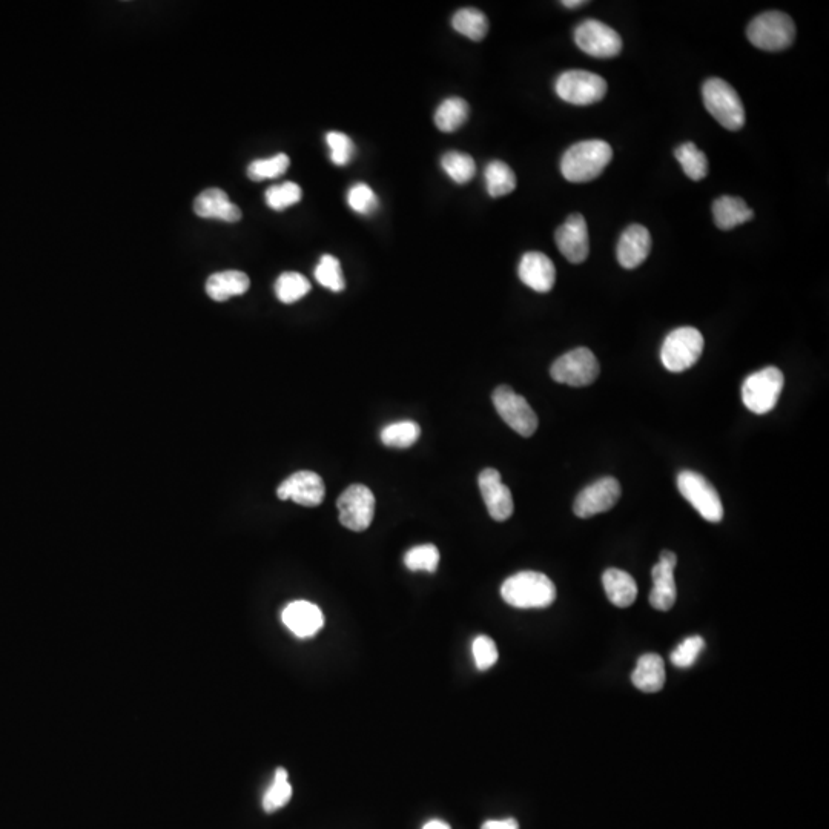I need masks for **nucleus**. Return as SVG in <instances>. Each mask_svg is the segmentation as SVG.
<instances>
[{"mask_svg":"<svg viewBox=\"0 0 829 829\" xmlns=\"http://www.w3.org/2000/svg\"><path fill=\"white\" fill-rule=\"evenodd\" d=\"M478 484L489 515L495 521H507L513 515L515 504L512 492L501 479V473L496 469H484L479 473Z\"/></svg>","mask_w":829,"mask_h":829,"instance_id":"obj_15","label":"nucleus"},{"mask_svg":"<svg viewBox=\"0 0 829 829\" xmlns=\"http://www.w3.org/2000/svg\"><path fill=\"white\" fill-rule=\"evenodd\" d=\"M676 565H678V556L674 555L673 552L664 550L658 564L654 565L653 570H651L654 585L650 593V604L659 612L671 610L676 598H678V590H676V582H674Z\"/></svg>","mask_w":829,"mask_h":829,"instance_id":"obj_16","label":"nucleus"},{"mask_svg":"<svg viewBox=\"0 0 829 829\" xmlns=\"http://www.w3.org/2000/svg\"><path fill=\"white\" fill-rule=\"evenodd\" d=\"M621 498V484L613 476H605L585 487L576 496L573 512L579 518H592L599 513L608 512L618 504Z\"/></svg>","mask_w":829,"mask_h":829,"instance_id":"obj_13","label":"nucleus"},{"mask_svg":"<svg viewBox=\"0 0 829 829\" xmlns=\"http://www.w3.org/2000/svg\"><path fill=\"white\" fill-rule=\"evenodd\" d=\"M678 489L702 518L707 519L708 522L722 521L724 506H722L721 496L714 489L713 484L708 483V479L704 478L701 473L682 470L678 475Z\"/></svg>","mask_w":829,"mask_h":829,"instance_id":"obj_7","label":"nucleus"},{"mask_svg":"<svg viewBox=\"0 0 829 829\" xmlns=\"http://www.w3.org/2000/svg\"><path fill=\"white\" fill-rule=\"evenodd\" d=\"M605 593L613 605L619 608L630 607L638 596V585L635 579L627 572L619 569H608L602 576Z\"/></svg>","mask_w":829,"mask_h":829,"instance_id":"obj_25","label":"nucleus"},{"mask_svg":"<svg viewBox=\"0 0 829 829\" xmlns=\"http://www.w3.org/2000/svg\"><path fill=\"white\" fill-rule=\"evenodd\" d=\"M452 27L463 36L469 37L470 40H483L489 33V20L483 11L476 10V8H463V10L456 11L455 16L452 17Z\"/></svg>","mask_w":829,"mask_h":829,"instance_id":"obj_27","label":"nucleus"},{"mask_svg":"<svg viewBox=\"0 0 829 829\" xmlns=\"http://www.w3.org/2000/svg\"><path fill=\"white\" fill-rule=\"evenodd\" d=\"M473 659L479 671H487L498 662V647L489 636H478L472 645Z\"/></svg>","mask_w":829,"mask_h":829,"instance_id":"obj_41","label":"nucleus"},{"mask_svg":"<svg viewBox=\"0 0 829 829\" xmlns=\"http://www.w3.org/2000/svg\"><path fill=\"white\" fill-rule=\"evenodd\" d=\"M631 682L644 693H658L665 685V664L659 654L648 653L639 658Z\"/></svg>","mask_w":829,"mask_h":829,"instance_id":"obj_22","label":"nucleus"},{"mask_svg":"<svg viewBox=\"0 0 829 829\" xmlns=\"http://www.w3.org/2000/svg\"><path fill=\"white\" fill-rule=\"evenodd\" d=\"M705 108L708 113L730 131H739L745 125L744 103L733 86L725 80L708 79L702 88Z\"/></svg>","mask_w":829,"mask_h":829,"instance_id":"obj_3","label":"nucleus"},{"mask_svg":"<svg viewBox=\"0 0 829 829\" xmlns=\"http://www.w3.org/2000/svg\"><path fill=\"white\" fill-rule=\"evenodd\" d=\"M421 429L415 421H398L381 430V441L392 449H409L420 438Z\"/></svg>","mask_w":829,"mask_h":829,"instance_id":"obj_29","label":"nucleus"},{"mask_svg":"<svg viewBox=\"0 0 829 829\" xmlns=\"http://www.w3.org/2000/svg\"><path fill=\"white\" fill-rule=\"evenodd\" d=\"M469 117V105L461 97H450L444 100L435 113V125L443 133H453L463 126Z\"/></svg>","mask_w":829,"mask_h":829,"instance_id":"obj_26","label":"nucleus"},{"mask_svg":"<svg viewBox=\"0 0 829 829\" xmlns=\"http://www.w3.org/2000/svg\"><path fill=\"white\" fill-rule=\"evenodd\" d=\"M326 143L331 149V160L334 165L346 166L347 163H351L355 154V145L349 136L338 131H331L327 133Z\"/></svg>","mask_w":829,"mask_h":829,"instance_id":"obj_39","label":"nucleus"},{"mask_svg":"<svg viewBox=\"0 0 829 829\" xmlns=\"http://www.w3.org/2000/svg\"><path fill=\"white\" fill-rule=\"evenodd\" d=\"M613 149L604 140H584L565 151L561 172L572 183H587L598 179L612 162Z\"/></svg>","mask_w":829,"mask_h":829,"instance_id":"obj_1","label":"nucleus"},{"mask_svg":"<svg viewBox=\"0 0 829 829\" xmlns=\"http://www.w3.org/2000/svg\"><path fill=\"white\" fill-rule=\"evenodd\" d=\"M484 177H486L487 192L493 199L504 197V195L515 191V172L507 163L501 162V160L490 162L487 165L486 172H484Z\"/></svg>","mask_w":829,"mask_h":829,"instance_id":"obj_28","label":"nucleus"},{"mask_svg":"<svg viewBox=\"0 0 829 829\" xmlns=\"http://www.w3.org/2000/svg\"><path fill=\"white\" fill-rule=\"evenodd\" d=\"M674 156L679 160L685 174L694 182L705 179L708 174V160L704 152L697 148L694 143L687 142L679 146L674 152Z\"/></svg>","mask_w":829,"mask_h":829,"instance_id":"obj_30","label":"nucleus"},{"mask_svg":"<svg viewBox=\"0 0 829 829\" xmlns=\"http://www.w3.org/2000/svg\"><path fill=\"white\" fill-rule=\"evenodd\" d=\"M289 165H291V160L281 152V154H277L271 159H260L252 162L248 168V177L254 182L277 179L288 171Z\"/></svg>","mask_w":829,"mask_h":829,"instance_id":"obj_35","label":"nucleus"},{"mask_svg":"<svg viewBox=\"0 0 829 829\" xmlns=\"http://www.w3.org/2000/svg\"><path fill=\"white\" fill-rule=\"evenodd\" d=\"M518 274L524 285L541 294L552 291L556 283L555 265L542 252H527L522 255Z\"/></svg>","mask_w":829,"mask_h":829,"instance_id":"obj_18","label":"nucleus"},{"mask_svg":"<svg viewBox=\"0 0 829 829\" xmlns=\"http://www.w3.org/2000/svg\"><path fill=\"white\" fill-rule=\"evenodd\" d=\"M266 203L274 211H285L289 206L297 205L303 197L300 186L294 182H285L271 186L266 191Z\"/></svg>","mask_w":829,"mask_h":829,"instance_id":"obj_37","label":"nucleus"},{"mask_svg":"<svg viewBox=\"0 0 829 829\" xmlns=\"http://www.w3.org/2000/svg\"><path fill=\"white\" fill-rule=\"evenodd\" d=\"M347 203L357 214L370 215L377 211L378 197L369 185L357 183L347 192Z\"/></svg>","mask_w":829,"mask_h":829,"instance_id":"obj_38","label":"nucleus"},{"mask_svg":"<svg viewBox=\"0 0 829 829\" xmlns=\"http://www.w3.org/2000/svg\"><path fill=\"white\" fill-rule=\"evenodd\" d=\"M423 829H452L446 822H441V820H430L429 823L423 826Z\"/></svg>","mask_w":829,"mask_h":829,"instance_id":"obj_43","label":"nucleus"},{"mask_svg":"<svg viewBox=\"0 0 829 829\" xmlns=\"http://www.w3.org/2000/svg\"><path fill=\"white\" fill-rule=\"evenodd\" d=\"M555 90L564 102L578 106L595 105L607 94V82L588 71H565L556 80Z\"/></svg>","mask_w":829,"mask_h":829,"instance_id":"obj_9","label":"nucleus"},{"mask_svg":"<svg viewBox=\"0 0 829 829\" xmlns=\"http://www.w3.org/2000/svg\"><path fill=\"white\" fill-rule=\"evenodd\" d=\"M704 352V335L696 327L685 326L674 329L667 335L661 349V361L670 372H684L690 369Z\"/></svg>","mask_w":829,"mask_h":829,"instance_id":"obj_5","label":"nucleus"},{"mask_svg":"<svg viewBox=\"0 0 829 829\" xmlns=\"http://www.w3.org/2000/svg\"><path fill=\"white\" fill-rule=\"evenodd\" d=\"M747 36L759 50H787L796 39V25L788 14L768 11L753 19L748 25Z\"/></svg>","mask_w":829,"mask_h":829,"instance_id":"obj_4","label":"nucleus"},{"mask_svg":"<svg viewBox=\"0 0 829 829\" xmlns=\"http://www.w3.org/2000/svg\"><path fill=\"white\" fill-rule=\"evenodd\" d=\"M194 212L199 217L222 220V222L237 223L242 220L240 208L229 200L225 191L218 188L203 191L195 199Z\"/></svg>","mask_w":829,"mask_h":829,"instance_id":"obj_21","label":"nucleus"},{"mask_svg":"<svg viewBox=\"0 0 829 829\" xmlns=\"http://www.w3.org/2000/svg\"><path fill=\"white\" fill-rule=\"evenodd\" d=\"M713 215L717 228L730 231L753 220L754 212L753 209L748 208L745 200L724 195L713 203Z\"/></svg>","mask_w":829,"mask_h":829,"instance_id":"obj_23","label":"nucleus"},{"mask_svg":"<svg viewBox=\"0 0 829 829\" xmlns=\"http://www.w3.org/2000/svg\"><path fill=\"white\" fill-rule=\"evenodd\" d=\"M584 4H585L584 0H564V2H562V5H564V7H567V8H578V7H581V5H584Z\"/></svg>","mask_w":829,"mask_h":829,"instance_id":"obj_44","label":"nucleus"},{"mask_svg":"<svg viewBox=\"0 0 829 829\" xmlns=\"http://www.w3.org/2000/svg\"><path fill=\"white\" fill-rule=\"evenodd\" d=\"M481 829H519V825L515 819L489 820Z\"/></svg>","mask_w":829,"mask_h":829,"instance_id":"obj_42","label":"nucleus"},{"mask_svg":"<svg viewBox=\"0 0 829 829\" xmlns=\"http://www.w3.org/2000/svg\"><path fill=\"white\" fill-rule=\"evenodd\" d=\"M575 42L579 50L588 56L616 57L622 51V39L613 28L601 20L587 19L575 30Z\"/></svg>","mask_w":829,"mask_h":829,"instance_id":"obj_12","label":"nucleus"},{"mask_svg":"<svg viewBox=\"0 0 829 829\" xmlns=\"http://www.w3.org/2000/svg\"><path fill=\"white\" fill-rule=\"evenodd\" d=\"M315 278L323 288L332 292H341L344 289L343 271L340 261L331 254H324L315 268Z\"/></svg>","mask_w":829,"mask_h":829,"instance_id":"obj_36","label":"nucleus"},{"mask_svg":"<svg viewBox=\"0 0 829 829\" xmlns=\"http://www.w3.org/2000/svg\"><path fill=\"white\" fill-rule=\"evenodd\" d=\"M404 564L410 572L435 573L440 565V550L433 544L417 545L404 555Z\"/></svg>","mask_w":829,"mask_h":829,"instance_id":"obj_34","label":"nucleus"},{"mask_svg":"<svg viewBox=\"0 0 829 829\" xmlns=\"http://www.w3.org/2000/svg\"><path fill=\"white\" fill-rule=\"evenodd\" d=\"M277 496L281 501H294L304 507H317L326 496V486L320 475L303 470L286 478L278 486Z\"/></svg>","mask_w":829,"mask_h":829,"instance_id":"obj_14","label":"nucleus"},{"mask_svg":"<svg viewBox=\"0 0 829 829\" xmlns=\"http://www.w3.org/2000/svg\"><path fill=\"white\" fill-rule=\"evenodd\" d=\"M704 648L705 641L701 636L687 638L671 653V662L679 668L691 667L696 662V659L699 658V654L704 651Z\"/></svg>","mask_w":829,"mask_h":829,"instance_id":"obj_40","label":"nucleus"},{"mask_svg":"<svg viewBox=\"0 0 829 829\" xmlns=\"http://www.w3.org/2000/svg\"><path fill=\"white\" fill-rule=\"evenodd\" d=\"M783 384L785 378L777 367H765L756 374H751L742 386L745 407L756 415L771 412L777 406Z\"/></svg>","mask_w":829,"mask_h":829,"instance_id":"obj_6","label":"nucleus"},{"mask_svg":"<svg viewBox=\"0 0 829 829\" xmlns=\"http://www.w3.org/2000/svg\"><path fill=\"white\" fill-rule=\"evenodd\" d=\"M251 281L242 271H223L212 274L206 281V294L214 301H226L248 292Z\"/></svg>","mask_w":829,"mask_h":829,"instance_id":"obj_24","label":"nucleus"},{"mask_svg":"<svg viewBox=\"0 0 829 829\" xmlns=\"http://www.w3.org/2000/svg\"><path fill=\"white\" fill-rule=\"evenodd\" d=\"M311 283L298 272H285L275 281V295L281 303L292 304L308 295Z\"/></svg>","mask_w":829,"mask_h":829,"instance_id":"obj_31","label":"nucleus"},{"mask_svg":"<svg viewBox=\"0 0 829 829\" xmlns=\"http://www.w3.org/2000/svg\"><path fill=\"white\" fill-rule=\"evenodd\" d=\"M493 404L499 417L506 421L510 429L524 438H529L538 429V417L526 398L516 394L509 386H499L493 392Z\"/></svg>","mask_w":829,"mask_h":829,"instance_id":"obj_10","label":"nucleus"},{"mask_svg":"<svg viewBox=\"0 0 829 829\" xmlns=\"http://www.w3.org/2000/svg\"><path fill=\"white\" fill-rule=\"evenodd\" d=\"M501 596L507 604L522 610L547 608L555 602L556 587L544 573L519 572L504 581Z\"/></svg>","mask_w":829,"mask_h":829,"instance_id":"obj_2","label":"nucleus"},{"mask_svg":"<svg viewBox=\"0 0 829 829\" xmlns=\"http://www.w3.org/2000/svg\"><path fill=\"white\" fill-rule=\"evenodd\" d=\"M338 516L346 529L364 532L375 516V496L369 487L354 484L347 487L337 501Z\"/></svg>","mask_w":829,"mask_h":829,"instance_id":"obj_11","label":"nucleus"},{"mask_svg":"<svg viewBox=\"0 0 829 829\" xmlns=\"http://www.w3.org/2000/svg\"><path fill=\"white\" fill-rule=\"evenodd\" d=\"M651 251V235L642 225H631L622 232L618 243V261L622 268L636 269L641 266Z\"/></svg>","mask_w":829,"mask_h":829,"instance_id":"obj_20","label":"nucleus"},{"mask_svg":"<svg viewBox=\"0 0 829 829\" xmlns=\"http://www.w3.org/2000/svg\"><path fill=\"white\" fill-rule=\"evenodd\" d=\"M441 166L447 176L458 185H466L475 177V160L464 152H447L441 159Z\"/></svg>","mask_w":829,"mask_h":829,"instance_id":"obj_32","label":"nucleus"},{"mask_svg":"<svg viewBox=\"0 0 829 829\" xmlns=\"http://www.w3.org/2000/svg\"><path fill=\"white\" fill-rule=\"evenodd\" d=\"M292 797V787L288 779V771L278 768L275 771L274 782L263 797V808L266 813H275L283 806L288 805Z\"/></svg>","mask_w":829,"mask_h":829,"instance_id":"obj_33","label":"nucleus"},{"mask_svg":"<svg viewBox=\"0 0 829 829\" xmlns=\"http://www.w3.org/2000/svg\"><path fill=\"white\" fill-rule=\"evenodd\" d=\"M555 240L561 254L573 265H579L587 260L590 242H588L587 222L581 214L570 215L565 223L559 226Z\"/></svg>","mask_w":829,"mask_h":829,"instance_id":"obj_17","label":"nucleus"},{"mask_svg":"<svg viewBox=\"0 0 829 829\" xmlns=\"http://www.w3.org/2000/svg\"><path fill=\"white\" fill-rule=\"evenodd\" d=\"M598 358L587 347H578L559 357L550 369L556 383L572 387L590 386L599 377Z\"/></svg>","mask_w":829,"mask_h":829,"instance_id":"obj_8","label":"nucleus"},{"mask_svg":"<svg viewBox=\"0 0 829 829\" xmlns=\"http://www.w3.org/2000/svg\"><path fill=\"white\" fill-rule=\"evenodd\" d=\"M281 621L297 638L306 639L317 635L323 628L324 616L318 605L308 601H295L286 605Z\"/></svg>","mask_w":829,"mask_h":829,"instance_id":"obj_19","label":"nucleus"}]
</instances>
